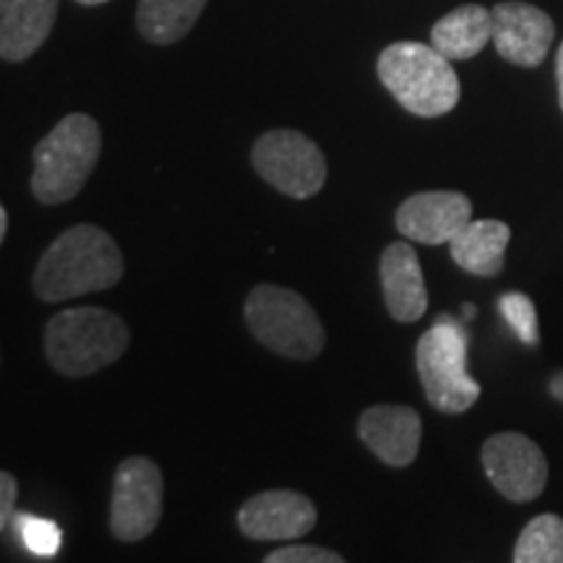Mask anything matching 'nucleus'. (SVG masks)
I'll list each match as a JSON object with an SVG mask.
<instances>
[{
    "label": "nucleus",
    "mask_w": 563,
    "mask_h": 563,
    "mask_svg": "<svg viewBox=\"0 0 563 563\" xmlns=\"http://www.w3.org/2000/svg\"><path fill=\"white\" fill-rule=\"evenodd\" d=\"M514 563H563V517L540 514L519 534Z\"/></svg>",
    "instance_id": "6ab92c4d"
},
{
    "label": "nucleus",
    "mask_w": 563,
    "mask_h": 563,
    "mask_svg": "<svg viewBox=\"0 0 563 563\" xmlns=\"http://www.w3.org/2000/svg\"><path fill=\"white\" fill-rule=\"evenodd\" d=\"M493 45L506 63L519 68H538L551 53L555 40V24L543 9L504 0L493 5Z\"/></svg>",
    "instance_id": "9d476101"
},
{
    "label": "nucleus",
    "mask_w": 563,
    "mask_h": 563,
    "mask_svg": "<svg viewBox=\"0 0 563 563\" xmlns=\"http://www.w3.org/2000/svg\"><path fill=\"white\" fill-rule=\"evenodd\" d=\"M253 170L290 199H311L327 183V157L313 139L290 129L266 131L251 152Z\"/></svg>",
    "instance_id": "0eeeda50"
},
{
    "label": "nucleus",
    "mask_w": 563,
    "mask_h": 563,
    "mask_svg": "<svg viewBox=\"0 0 563 563\" xmlns=\"http://www.w3.org/2000/svg\"><path fill=\"white\" fill-rule=\"evenodd\" d=\"M548 391H551L553 399H559V402L563 405V371L553 373L551 384H548Z\"/></svg>",
    "instance_id": "393cba45"
},
{
    "label": "nucleus",
    "mask_w": 563,
    "mask_h": 563,
    "mask_svg": "<svg viewBox=\"0 0 563 563\" xmlns=\"http://www.w3.org/2000/svg\"><path fill=\"white\" fill-rule=\"evenodd\" d=\"M13 530H16L19 540L24 548L40 559H51L60 551L63 534L60 527L53 522V519L34 517V514H21V517H13Z\"/></svg>",
    "instance_id": "aec40b11"
},
{
    "label": "nucleus",
    "mask_w": 563,
    "mask_h": 563,
    "mask_svg": "<svg viewBox=\"0 0 563 563\" xmlns=\"http://www.w3.org/2000/svg\"><path fill=\"white\" fill-rule=\"evenodd\" d=\"M555 84H559V102L563 110V42H561L559 53H555Z\"/></svg>",
    "instance_id": "b1692460"
},
{
    "label": "nucleus",
    "mask_w": 563,
    "mask_h": 563,
    "mask_svg": "<svg viewBox=\"0 0 563 563\" xmlns=\"http://www.w3.org/2000/svg\"><path fill=\"white\" fill-rule=\"evenodd\" d=\"M357 435L389 467L415 462L422 441V420L412 407L373 405L357 420Z\"/></svg>",
    "instance_id": "ddd939ff"
},
{
    "label": "nucleus",
    "mask_w": 563,
    "mask_h": 563,
    "mask_svg": "<svg viewBox=\"0 0 563 563\" xmlns=\"http://www.w3.org/2000/svg\"><path fill=\"white\" fill-rule=\"evenodd\" d=\"M123 272V253L108 232L95 224H74L42 253L32 287L40 300L63 302L110 290Z\"/></svg>",
    "instance_id": "f257e3e1"
},
{
    "label": "nucleus",
    "mask_w": 563,
    "mask_h": 563,
    "mask_svg": "<svg viewBox=\"0 0 563 563\" xmlns=\"http://www.w3.org/2000/svg\"><path fill=\"white\" fill-rule=\"evenodd\" d=\"M493 40L490 11L477 3L460 5L439 19L431 30V45L449 60H470Z\"/></svg>",
    "instance_id": "f3484780"
},
{
    "label": "nucleus",
    "mask_w": 563,
    "mask_h": 563,
    "mask_svg": "<svg viewBox=\"0 0 563 563\" xmlns=\"http://www.w3.org/2000/svg\"><path fill=\"white\" fill-rule=\"evenodd\" d=\"M475 316V308L473 306H464V319H473Z\"/></svg>",
    "instance_id": "cd10ccee"
},
{
    "label": "nucleus",
    "mask_w": 563,
    "mask_h": 563,
    "mask_svg": "<svg viewBox=\"0 0 563 563\" xmlns=\"http://www.w3.org/2000/svg\"><path fill=\"white\" fill-rule=\"evenodd\" d=\"M511 228L501 220H473L449 243L454 264L475 277H498L504 272Z\"/></svg>",
    "instance_id": "dca6fc26"
},
{
    "label": "nucleus",
    "mask_w": 563,
    "mask_h": 563,
    "mask_svg": "<svg viewBox=\"0 0 563 563\" xmlns=\"http://www.w3.org/2000/svg\"><path fill=\"white\" fill-rule=\"evenodd\" d=\"M253 340L290 361H313L327 344L323 323L306 298L279 285H258L245 298Z\"/></svg>",
    "instance_id": "39448f33"
},
{
    "label": "nucleus",
    "mask_w": 563,
    "mask_h": 563,
    "mask_svg": "<svg viewBox=\"0 0 563 563\" xmlns=\"http://www.w3.org/2000/svg\"><path fill=\"white\" fill-rule=\"evenodd\" d=\"M207 0H139V34L152 45H175L194 30Z\"/></svg>",
    "instance_id": "a211bd4d"
},
{
    "label": "nucleus",
    "mask_w": 563,
    "mask_h": 563,
    "mask_svg": "<svg viewBox=\"0 0 563 563\" xmlns=\"http://www.w3.org/2000/svg\"><path fill=\"white\" fill-rule=\"evenodd\" d=\"M467 342L462 321L439 316L415 350L422 391L439 412L462 415L481 399V384L467 373Z\"/></svg>",
    "instance_id": "423d86ee"
},
{
    "label": "nucleus",
    "mask_w": 563,
    "mask_h": 563,
    "mask_svg": "<svg viewBox=\"0 0 563 563\" xmlns=\"http://www.w3.org/2000/svg\"><path fill=\"white\" fill-rule=\"evenodd\" d=\"M76 3H79V5H102V3H108V0H76Z\"/></svg>",
    "instance_id": "bb28decb"
},
{
    "label": "nucleus",
    "mask_w": 563,
    "mask_h": 563,
    "mask_svg": "<svg viewBox=\"0 0 563 563\" xmlns=\"http://www.w3.org/2000/svg\"><path fill=\"white\" fill-rule=\"evenodd\" d=\"M382 287L386 311L394 321L412 323L422 319L428 308V287L418 253L407 243V238L386 245L382 253Z\"/></svg>",
    "instance_id": "4468645a"
},
{
    "label": "nucleus",
    "mask_w": 563,
    "mask_h": 563,
    "mask_svg": "<svg viewBox=\"0 0 563 563\" xmlns=\"http://www.w3.org/2000/svg\"><path fill=\"white\" fill-rule=\"evenodd\" d=\"M19 483L11 473H0V530H9L13 519V506H16Z\"/></svg>",
    "instance_id": "5701e85b"
},
{
    "label": "nucleus",
    "mask_w": 563,
    "mask_h": 563,
    "mask_svg": "<svg viewBox=\"0 0 563 563\" xmlns=\"http://www.w3.org/2000/svg\"><path fill=\"white\" fill-rule=\"evenodd\" d=\"M378 79L410 115L441 118L460 102L452 60L422 42H394L378 55Z\"/></svg>",
    "instance_id": "7ed1b4c3"
},
{
    "label": "nucleus",
    "mask_w": 563,
    "mask_h": 563,
    "mask_svg": "<svg viewBox=\"0 0 563 563\" xmlns=\"http://www.w3.org/2000/svg\"><path fill=\"white\" fill-rule=\"evenodd\" d=\"M58 0H0V55L21 63L51 37Z\"/></svg>",
    "instance_id": "2eb2a0df"
},
{
    "label": "nucleus",
    "mask_w": 563,
    "mask_h": 563,
    "mask_svg": "<svg viewBox=\"0 0 563 563\" xmlns=\"http://www.w3.org/2000/svg\"><path fill=\"white\" fill-rule=\"evenodd\" d=\"M266 563H342V555L319 545H285L272 551Z\"/></svg>",
    "instance_id": "4be33fe9"
},
{
    "label": "nucleus",
    "mask_w": 563,
    "mask_h": 563,
    "mask_svg": "<svg viewBox=\"0 0 563 563\" xmlns=\"http://www.w3.org/2000/svg\"><path fill=\"white\" fill-rule=\"evenodd\" d=\"M9 238V209L0 207V241Z\"/></svg>",
    "instance_id": "a878e982"
},
{
    "label": "nucleus",
    "mask_w": 563,
    "mask_h": 563,
    "mask_svg": "<svg viewBox=\"0 0 563 563\" xmlns=\"http://www.w3.org/2000/svg\"><path fill=\"white\" fill-rule=\"evenodd\" d=\"M483 470L493 488L511 504L534 501L548 483L543 449L517 431L496 433L483 443Z\"/></svg>",
    "instance_id": "1a4fd4ad"
},
{
    "label": "nucleus",
    "mask_w": 563,
    "mask_h": 563,
    "mask_svg": "<svg viewBox=\"0 0 563 563\" xmlns=\"http://www.w3.org/2000/svg\"><path fill=\"white\" fill-rule=\"evenodd\" d=\"M467 222H473V201L460 191L412 194L394 217L399 235L422 245L452 243Z\"/></svg>",
    "instance_id": "9b49d317"
},
{
    "label": "nucleus",
    "mask_w": 563,
    "mask_h": 563,
    "mask_svg": "<svg viewBox=\"0 0 563 563\" xmlns=\"http://www.w3.org/2000/svg\"><path fill=\"white\" fill-rule=\"evenodd\" d=\"M131 344L121 316L104 308H66L47 321L45 355L60 376L81 378L121 361Z\"/></svg>",
    "instance_id": "f03ea898"
},
{
    "label": "nucleus",
    "mask_w": 563,
    "mask_h": 563,
    "mask_svg": "<svg viewBox=\"0 0 563 563\" xmlns=\"http://www.w3.org/2000/svg\"><path fill=\"white\" fill-rule=\"evenodd\" d=\"M498 311L506 319V323L511 327V332L519 336L525 344H534L540 342V332H538V311H534V302L527 298L525 292H506L498 298Z\"/></svg>",
    "instance_id": "412c9836"
},
{
    "label": "nucleus",
    "mask_w": 563,
    "mask_h": 563,
    "mask_svg": "<svg viewBox=\"0 0 563 563\" xmlns=\"http://www.w3.org/2000/svg\"><path fill=\"white\" fill-rule=\"evenodd\" d=\"M102 154L100 125L87 112H70L34 146L32 196L55 207L79 196Z\"/></svg>",
    "instance_id": "20e7f679"
},
{
    "label": "nucleus",
    "mask_w": 563,
    "mask_h": 563,
    "mask_svg": "<svg viewBox=\"0 0 563 563\" xmlns=\"http://www.w3.org/2000/svg\"><path fill=\"white\" fill-rule=\"evenodd\" d=\"M319 511L298 490H264L238 511V527L251 540H298L316 527Z\"/></svg>",
    "instance_id": "f8f14e48"
},
{
    "label": "nucleus",
    "mask_w": 563,
    "mask_h": 563,
    "mask_svg": "<svg viewBox=\"0 0 563 563\" xmlns=\"http://www.w3.org/2000/svg\"><path fill=\"white\" fill-rule=\"evenodd\" d=\"M162 483L159 467L146 456H129L118 464L112 481L110 530L121 543H139L157 530L162 519Z\"/></svg>",
    "instance_id": "6e6552de"
}]
</instances>
